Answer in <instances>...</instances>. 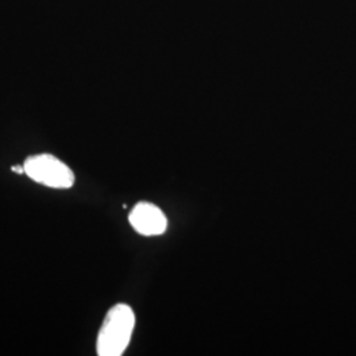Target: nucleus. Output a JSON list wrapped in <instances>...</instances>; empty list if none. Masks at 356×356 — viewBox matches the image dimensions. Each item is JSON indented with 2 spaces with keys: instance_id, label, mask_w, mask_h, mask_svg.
<instances>
[{
  "instance_id": "nucleus-1",
  "label": "nucleus",
  "mask_w": 356,
  "mask_h": 356,
  "mask_svg": "<svg viewBox=\"0 0 356 356\" xmlns=\"http://www.w3.org/2000/svg\"><path fill=\"white\" fill-rule=\"evenodd\" d=\"M135 313L126 304L113 306L106 314L97 339L99 356H120L127 350L135 329Z\"/></svg>"
},
{
  "instance_id": "nucleus-3",
  "label": "nucleus",
  "mask_w": 356,
  "mask_h": 356,
  "mask_svg": "<svg viewBox=\"0 0 356 356\" xmlns=\"http://www.w3.org/2000/svg\"><path fill=\"white\" fill-rule=\"evenodd\" d=\"M128 220L143 236H157L166 231L168 219L160 207L151 202H139L131 210Z\"/></svg>"
},
{
  "instance_id": "nucleus-2",
  "label": "nucleus",
  "mask_w": 356,
  "mask_h": 356,
  "mask_svg": "<svg viewBox=\"0 0 356 356\" xmlns=\"http://www.w3.org/2000/svg\"><path fill=\"white\" fill-rule=\"evenodd\" d=\"M26 175L35 182L53 189H70L74 182V172L49 153H40L28 157L24 161Z\"/></svg>"
},
{
  "instance_id": "nucleus-4",
  "label": "nucleus",
  "mask_w": 356,
  "mask_h": 356,
  "mask_svg": "<svg viewBox=\"0 0 356 356\" xmlns=\"http://www.w3.org/2000/svg\"><path fill=\"white\" fill-rule=\"evenodd\" d=\"M13 170L15 173H19V175L26 173V170H24V165L13 166Z\"/></svg>"
}]
</instances>
